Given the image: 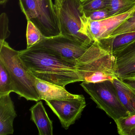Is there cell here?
I'll use <instances>...</instances> for the list:
<instances>
[{"label": "cell", "instance_id": "cell-23", "mask_svg": "<svg viewBox=\"0 0 135 135\" xmlns=\"http://www.w3.org/2000/svg\"><path fill=\"white\" fill-rule=\"evenodd\" d=\"M122 80L135 93V79Z\"/></svg>", "mask_w": 135, "mask_h": 135}, {"label": "cell", "instance_id": "cell-24", "mask_svg": "<svg viewBox=\"0 0 135 135\" xmlns=\"http://www.w3.org/2000/svg\"><path fill=\"white\" fill-rule=\"evenodd\" d=\"M7 1L8 0H0V4L2 5H3L5 4Z\"/></svg>", "mask_w": 135, "mask_h": 135}, {"label": "cell", "instance_id": "cell-5", "mask_svg": "<svg viewBox=\"0 0 135 135\" xmlns=\"http://www.w3.org/2000/svg\"><path fill=\"white\" fill-rule=\"evenodd\" d=\"M22 11L44 37L61 35L59 22L52 0H19Z\"/></svg>", "mask_w": 135, "mask_h": 135}, {"label": "cell", "instance_id": "cell-16", "mask_svg": "<svg viewBox=\"0 0 135 135\" xmlns=\"http://www.w3.org/2000/svg\"><path fill=\"white\" fill-rule=\"evenodd\" d=\"M118 133L120 135H135V114L128 115L114 121Z\"/></svg>", "mask_w": 135, "mask_h": 135}, {"label": "cell", "instance_id": "cell-8", "mask_svg": "<svg viewBox=\"0 0 135 135\" xmlns=\"http://www.w3.org/2000/svg\"><path fill=\"white\" fill-rule=\"evenodd\" d=\"M135 11V7L124 14L97 21L89 20L85 16L83 20V33L92 42L108 37L117 27L131 17Z\"/></svg>", "mask_w": 135, "mask_h": 135}, {"label": "cell", "instance_id": "cell-3", "mask_svg": "<svg viewBox=\"0 0 135 135\" xmlns=\"http://www.w3.org/2000/svg\"><path fill=\"white\" fill-rule=\"evenodd\" d=\"M35 46L45 48L62 58L76 63L77 65L94 61L106 52L97 41L87 45L61 35L45 38Z\"/></svg>", "mask_w": 135, "mask_h": 135}, {"label": "cell", "instance_id": "cell-9", "mask_svg": "<svg viewBox=\"0 0 135 135\" xmlns=\"http://www.w3.org/2000/svg\"><path fill=\"white\" fill-rule=\"evenodd\" d=\"M114 74L121 80L135 79V39L112 53Z\"/></svg>", "mask_w": 135, "mask_h": 135}, {"label": "cell", "instance_id": "cell-6", "mask_svg": "<svg viewBox=\"0 0 135 135\" xmlns=\"http://www.w3.org/2000/svg\"><path fill=\"white\" fill-rule=\"evenodd\" d=\"M80 86L98 107L114 121L128 115L118 98L112 80L97 83L82 82Z\"/></svg>", "mask_w": 135, "mask_h": 135}, {"label": "cell", "instance_id": "cell-13", "mask_svg": "<svg viewBox=\"0 0 135 135\" xmlns=\"http://www.w3.org/2000/svg\"><path fill=\"white\" fill-rule=\"evenodd\" d=\"M121 103L128 115L135 114V93L118 78L112 80Z\"/></svg>", "mask_w": 135, "mask_h": 135}, {"label": "cell", "instance_id": "cell-10", "mask_svg": "<svg viewBox=\"0 0 135 135\" xmlns=\"http://www.w3.org/2000/svg\"><path fill=\"white\" fill-rule=\"evenodd\" d=\"M16 116L10 94L0 96V135L13 134V122Z\"/></svg>", "mask_w": 135, "mask_h": 135}, {"label": "cell", "instance_id": "cell-15", "mask_svg": "<svg viewBox=\"0 0 135 135\" xmlns=\"http://www.w3.org/2000/svg\"><path fill=\"white\" fill-rule=\"evenodd\" d=\"M135 7V0H110V17L124 14Z\"/></svg>", "mask_w": 135, "mask_h": 135}, {"label": "cell", "instance_id": "cell-19", "mask_svg": "<svg viewBox=\"0 0 135 135\" xmlns=\"http://www.w3.org/2000/svg\"><path fill=\"white\" fill-rule=\"evenodd\" d=\"M81 3L84 11H94L109 9L110 0H81Z\"/></svg>", "mask_w": 135, "mask_h": 135}, {"label": "cell", "instance_id": "cell-22", "mask_svg": "<svg viewBox=\"0 0 135 135\" xmlns=\"http://www.w3.org/2000/svg\"><path fill=\"white\" fill-rule=\"evenodd\" d=\"M84 13L86 18L91 21H99L110 17L109 9L94 11L84 12Z\"/></svg>", "mask_w": 135, "mask_h": 135}, {"label": "cell", "instance_id": "cell-1", "mask_svg": "<svg viewBox=\"0 0 135 135\" xmlns=\"http://www.w3.org/2000/svg\"><path fill=\"white\" fill-rule=\"evenodd\" d=\"M21 60L36 78L63 87L81 82L77 64L42 47L34 46L19 51Z\"/></svg>", "mask_w": 135, "mask_h": 135}, {"label": "cell", "instance_id": "cell-21", "mask_svg": "<svg viewBox=\"0 0 135 135\" xmlns=\"http://www.w3.org/2000/svg\"><path fill=\"white\" fill-rule=\"evenodd\" d=\"M8 18L5 13H2L0 16V43L3 42L11 34L8 30Z\"/></svg>", "mask_w": 135, "mask_h": 135}, {"label": "cell", "instance_id": "cell-20", "mask_svg": "<svg viewBox=\"0 0 135 135\" xmlns=\"http://www.w3.org/2000/svg\"><path fill=\"white\" fill-rule=\"evenodd\" d=\"M130 32H135V11L132 16L117 27L109 37Z\"/></svg>", "mask_w": 135, "mask_h": 135}, {"label": "cell", "instance_id": "cell-12", "mask_svg": "<svg viewBox=\"0 0 135 135\" xmlns=\"http://www.w3.org/2000/svg\"><path fill=\"white\" fill-rule=\"evenodd\" d=\"M31 120L37 128L39 135H52V121L50 119L41 101L38 102L30 109Z\"/></svg>", "mask_w": 135, "mask_h": 135}, {"label": "cell", "instance_id": "cell-7", "mask_svg": "<svg viewBox=\"0 0 135 135\" xmlns=\"http://www.w3.org/2000/svg\"><path fill=\"white\" fill-rule=\"evenodd\" d=\"M45 102L65 129H68L80 118L86 106V100L83 95H78L74 98Z\"/></svg>", "mask_w": 135, "mask_h": 135}, {"label": "cell", "instance_id": "cell-14", "mask_svg": "<svg viewBox=\"0 0 135 135\" xmlns=\"http://www.w3.org/2000/svg\"><path fill=\"white\" fill-rule=\"evenodd\" d=\"M135 39V32H130L102 38L97 42L102 49L112 54L118 49L132 42Z\"/></svg>", "mask_w": 135, "mask_h": 135}, {"label": "cell", "instance_id": "cell-18", "mask_svg": "<svg viewBox=\"0 0 135 135\" xmlns=\"http://www.w3.org/2000/svg\"><path fill=\"white\" fill-rule=\"evenodd\" d=\"M39 29L31 21H27L26 38L27 42V49L38 44L45 38Z\"/></svg>", "mask_w": 135, "mask_h": 135}, {"label": "cell", "instance_id": "cell-2", "mask_svg": "<svg viewBox=\"0 0 135 135\" xmlns=\"http://www.w3.org/2000/svg\"><path fill=\"white\" fill-rule=\"evenodd\" d=\"M0 61L11 76L14 92L28 101L41 100L35 87L36 77L21 60L19 51L12 48L5 41L0 43Z\"/></svg>", "mask_w": 135, "mask_h": 135}, {"label": "cell", "instance_id": "cell-17", "mask_svg": "<svg viewBox=\"0 0 135 135\" xmlns=\"http://www.w3.org/2000/svg\"><path fill=\"white\" fill-rule=\"evenodd\" d=\"M14 92L11 76L5 66L0 61V96Z\"/></svg>", "mask_w": 135, "mask_h": 135}, {"label": "cell", "instance_id": "cell-11", "mask_svg": "<svg viewBox=\"0 0 135 135\" xmlns=\"http://www.w3.org/2000/svg\"><path fill=\"white\" fill-rule=\"evenodd\" d=\"M35 87L40 100L45 101L74 98L78 95L73 94L65 87L36 78Z\"/></svg>", "mask_w": 135, "mask_h": 135}, {"label": "cell", "instance_id": "cell-4", "mask_svg": "<svg viewBox=\"0 0 135 135\" xmlns=\"http://www.w3.org/2000/svg\"><path fill=\"white\" fill-rule=\"evenodd\" d=\"M54 4L61 35L87 45L94 42L83 32L85 15L81 0H55Z\"/></svg>", "mask_w": 135, "mask_h": 135}]
</instances>
